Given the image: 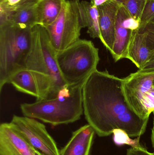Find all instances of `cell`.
Masks as SVG:
<instances>
[{
    "instance_id": "cell-1",
    "label": "cell",
    "mask_w": 154,
    "mask_h": 155,
    "mask_svg": "<svg viewBox=\"0 0 154 155\" xmlns=\"http://www.w3.org/2000/svg\"><path fill=\"white\" fill-rule=\"evenodd\" d=\"M124 78L108 71L92 73L82 88L85 118L99 137L112 134L115 129H123L132 137L145 133L149 119H143L129 106L123 90Z\"/></svg>"
},
{
    "instance_id": "cell-2",
    "label": "cell",
    "mask_w": 154,
    "mask_h": 155,
    "mask_svg": "<svg viewBox=\"0 0 154 155\" xmlns=\"http://www.w3.org/2000/svg\"><path fill=\"white\" fill-rule=\"evenodd\" d=\"M31 35V45L25 61V68L36 79L40 100L55 94L68 84L60 71L56 52L46 29L35 25L32 28Z\"/></svg>"
},
{
    "instance_id": "cell-3",
    "label": "cell",
    "mask_w": 154,
    "mask_h": 155,
    "mask_svg": "<svg viewBox=\"0 0 154 155\" xmlns=\"http://www.w3.org/2000/svg\"><path fill=\"white\" fill-rule=\"evenodd\" d=\"M85 81L66 85L48 98L21 104L20 107L23 115L53 126L78 121L84 114L82 88Z\"/></svg>"
},
{
    "instance_id": "cell-4",
    "label": "cell",
    "mask_w": 154,
    "mask_h": 155,
    "mask_svg": "<svg viewBox=\"0 0 154 155\" xmlns=\"http://www.w3.org/2000/svg\"><path fill=\"white\" fill-rule=\"evenodd\" d=\"M32 28L7 21L0 24V91L16 72L25 68Z\"/></svg>"
},
{
    "instance_id": "cell-5",
    "label": "cell",
    "mask_w": 154,
    "mask_h": 155,
    "mask_svg": "<svg viewBox=\"0 0 154 155\" xmlns=\"http://www.w3.org/2000/svg\"><path fill=\"white\" fill-rule=\"evenodd\" d=\"M56 56L61 76L68 85L86 81L97 70L100 60L99 49L85 39H80Z\"/></svg>"
},
{
    "instance_id": "cell-6",
    "label": "cell",
    "mask_w": 154,
    "mask_h": 155,
    "mask_svg": "<svg viewBox=\"0 0 154 155\" xmlns=\"http://www.w3.org/2000/svg\"><path fill=\"white\" fill-rule=\"evenodd\" d=\"M80 3V0H67L57 20L44 27L56 53L80 39L81 30L85 27Z\"/></svg>"
},
{
    "instance_id": "cell-7",
    "label": "cell",
    "mask_w": 154,
    "mask_h": 155,
    "mask_svg": "<svg viewBox=\"0 0 154 155\" xmlns=\"http://www.w3.org/2000/svg\"><path fill=\"white\" fill-rule=\"evenodd\" d=\"M154 70L138 71L124 78L123 90L131 109L140 117L149 119L154 112Z\"/></svg>"
},
{
    "instance_id": "cell-8",
    "label": "cell",
    "mask_w": 154,
    "mask_h": 155,
    "mask_svg": "<svg viewBox=\"0 0 154 155\" xmlns=\"http://www.w3.org/2000/svg\"><path fill=\"white\" fill-rule=\"evenodd\" d=\"M11 123L24 138L44 155H59L60 150L43 124L36 119L13 115Z\"/></svg>"
},
{
    "instance_id": "cell-9",
    "label": "cell",
    "mask_w": 154,
    "mask_h": 155,
    "mask_svg": "<svg viewBox=\"0 0 154 155\" xmlns=\"http://www.w3.org/2000/svg\"><path fill=\"white\" fill-rule=\"evenodd\" d=\"M141 21L133 18L123 5L117 16L115 40L111 53L115 62L127 59V51L134 33L140 29Z\"/></svg>"
},
{
    "instance_id": "cell-10",
    "label": "cell",
    "mask_w": 154,
    "mask_h": 155,
    "mask_svg": "<svg viewBox=\"0 0 154 155\" xmlns=\"http://www.w3.org/2000/svg\"><path fill=\"white\" fill-rule=\"evenodd\" d=\"M30 145L11 123L0 125V155H35Z\"/></svg>"
},
{
    "instance_id": "cell-11",
    "label": "cell",
    "mask_w": 154,
    "mask_h": 155,
    "mask_svg": "<svg viewBox=\"0 0 154 155\" xmlns=\"http://www.w3.org/2000/svg\"><path fill=\"white\" fill-rule=\"evenodd\" d=\"M121 5L115 1H109L98 6L100 40L110 53L113 51L115 44L117 16Z\"/></svg>"
},
{
    "instance_id": "cell-12",
    "label": "cell",
    "mask_w": 154,
    "mask_h": 155,
    "mask_svg": "<svg viewBox=\"0 0 154 155\" xmlns=\"http://www.w3.org/2000/svg\"><path fill=\"white\" fill-rule=\"evenodd\" d=\"M154 56V44L146 34L140 30L135 31L129 44L127 59L140 70Z\"/></svg>"
},
{
    "instance_id": "cell-13",
    "label": "cell",
    "mask_w": 154,
    "mask_h": 155,
    "mask_svg": "<svg viewBox=\"0 0 154 155\" xmlns=\"http://www.w3.org/2000/svg\"><path fill=\"white\" fill-rule=\"evenodd\" d=\"M95 134L88 124L74 131L67 144L60 150L59 155H90Z\"/></svg>"
},
{
    "instance_id": "cell-14",
    "label": "cell",
    "mask_w": 154,
    "mask_h": 155,
    "mask_svg": "<svg viewBox=\"0 0 154 155\" xmlns=\"http://www.w3.org/2000/svg\"><path fill=\"white\" fill-rule=\"evenodd\" d=\"M67 0H37L34 5L36 25L46 27L60 14Z\"/></svg>"
},
{
    "instance_id": "cell-15",
    "label": "cell",
    "mask_w": 154,
    "mask_h": 155,
    "mask_svg": "<svg viewBox=\"0 0 154 155\" xmlns=\"http://www.w3.org/2000/svg\"><path fill=\"white\" fill-rule=\"evenodd\" d=\"M8 84H11L19 92L40 99L39 86L32 73L26 68L16 72L10 78Z\"/></svg>"
},
{
    "instance_id": "cell-16",
    "label": "cell",
    "mask_w": 154,
    "mask_h": 155,
    "mask_svg": "<svg viewBox=\"0 0 154 155\" xmlns=\"http://www.w3.org/2000/svg\"><path fill=\"white\" fill-rule=\"evenodd\" d=\"M80 11L85 28L91 38H100L99 13L97 6L90 2L81 1L80 3Z\"/></svg>"
},
{
    "instance_id": "cell-17",
    "label": "cell",
    "mask_w": 154,
    "mask_h": 155,
    "mask_svg": "<svg viewBox=\"0 0 154 155\" xmlns=\"http://www.w3.org/2000/svg\"><path fill=\"white\" fill-rule=\"evenodd\" d=\"M34 3L35 2L31 4L16 11L10 16L7 21L23 27L32 28L36 25L34 12Z\"/></svg>"
},
{
    "instance_id": "cell-18",
    "label": "cell",
    "mask_w": 154,
    "mask_h": 155,
    "mask_svg": "<svg viewBox=\"0 0 154 155\" xmlns=\"http://www.w3.org/2000/svg\"><path fill=\"white\" fill-rule=\"evenodd\" d=\"M37 0H5L0 2V24L8 21L16 11L35 2Z\"/></svg>"
},
{
    "instance_id": "cell-19",
    "label": "cell",
    "mask_w": 154,
    "mask_h": 155,
    "mask_svg": "<svg viewBox=\"0 0 154 155\" xmlns=\"http://www.w3.org/2000/svg\"><path fill=\"white\" fill-rule=\"evenodd\" d=\"M113 142L115 145L118 147L127 145L132 148L136 149H145L146 148L140 143V137H137L133 139L123 129H114L112 132Z\"/></svg>"
},
{
    "instance_id": "cell-20",
    "label": "cell",
    "mask_w": 154,
    "mask_h": 155,
    "mask_svg": "<svg viewBox=\"0 0 154 155\" xmlns=\"http://www.w3.org/2000/svg\"><path fill=\"white\" fill-rule=\"evenodd\" d=\"M154 19V0H146L141 17L139 30L143 29Z\"/></svg>"
},
{
    "instance_id": "cell-21",
    "label": "cell",
    "mask_w": 154,
    "mask_h": 155,
    "mask_svg": "<svg viewBox=\"0 0 154 155\" xmlns=\"http://www.w3.org/2000/svg\"><path fill=\"white\" fill-rule=\"evenodd\" d=\"M109 1H115L123 5L129 12L133 9V7L140 0H90V2L92 4L98 7Z\"/></svg>"
},
{
    "instance_id": "cell-22",
    "label": "cell",
    "mask_w": 154,
    "mask_h": 155,
    "mask_svg": "<svg viewBox=\"0 0 154 155\" xmlns=\"http://www.w3.org/2000/svg\"><path fill=\"white\" fill-rule=\"evenodd\" d=\"M140 31L145 32L149 41L154 44V21L149 23L143 29Z\"/></svg>"
},
{
    "instance_id": "cell-23",
    "label": "cell",
    "mask_w": 154,
    "mask_h": 155,
    "mask_svg": "<svg viewBox=\"0 0 154 155\" xmlns=\"http://www.w3.org/2000/svg\"><path fill=\"white\" fill-rule=\"evenodd\" d=\"M127 155H154V153H151L147 151V148L136 149L131 147L127 149Z\"/></svg>"
},
{
    "instance_id": "cell-24",
    "label": "cell",
    "mask_w": 154,
    "mask_h": 155,
    "mask_svg": "<svg viewBox=\"0 0 154 155\" xmlns=\"http://www.w3.org/2000/svg\"><path fill=\"white\" fill-rule=\"evenodd\" d=\"M154 70V56L145 65L143 66V68L138 71H149V70Z\"/></svg>"
},
{
    "instance_id": "cell-25",
    "label": "cell",
    "mask_w": 154,
    "mask_h": 155,
    "mask_svg": "<svg viewBox=\"0 0 154 155\" xmlns=\"http://www.w3.org/2000/svg\"><path fill=\"white\" fill-rule=\"evenodd\" d=\"M153 113V127L152 130V134H151V141L152 145L154 150V112Z\"/></svg>"
},
{
    "instance_id": "cell-26",
    "label": "cell",
    "mask_w": 154,
    "mask_h": 155,
    "mask_svg": "<svg viewBox=\"0 0 154 155\" xmlns=\"http://www.w3.org/2000/svg\"><path fill=\"white\" fill-rule=\"evenodd\" d=\"M35 155H44L41 152H39L38 150H35Z\"/></svg>"
},
{
    "instance_id": "cell-27",
    "label": "cell",
    "mask_w": 154,
    "mask_h": 155,
    "mask_svg": "<svg viewBox=\"0 0 154 155\" xmlns=\"http://www.w3.org/2000/svg\"><path fill=\"white\" fill-rule=\"evenodd\" d=\"M5 1V0H0V2H1V1Z\"/></svg>"
},
{
    "instance_id": "cell-28",
    "label": "cell",
    "mask_w": 154,
    "mask_h": 155,
    "mask_svg": "<svg viewBox=\"0 0 154 155\" xmlns=\"http://www.w3.org/2000/svg\"><path fill=\"white\" fill-rule=\"evenodd\" d=\"M154 21V20H153V21Z\"/></svg>"
},
{
    "instance_id": "cell-29",
    "label": "cell",
    "mask_w": 154,
    "mask_h": 155,
    "mask_svg": "<svg viewBox=\"0 0 154 155\" xmlns=\"http://www.w3.org/2000/svg\"></svg>"
}]
</instances>
